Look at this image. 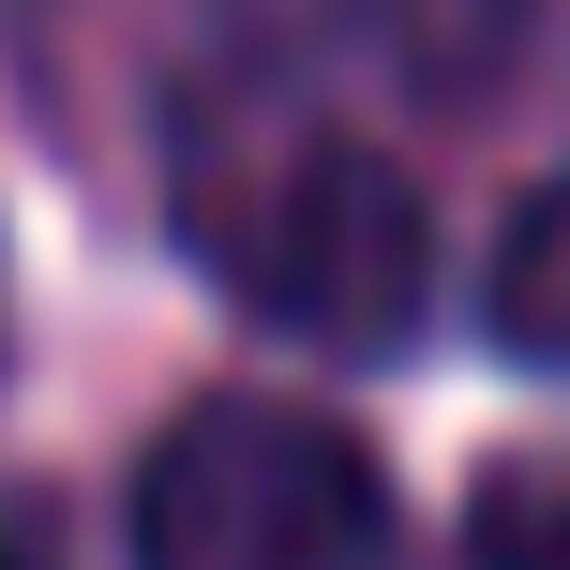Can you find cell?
I'll use <instances>...</instances> for the list:
<instances>
[{"mask_svg":"<svg viewBox=\"0 0 570 570\" xmlns=\"http://www.w3.org/2000/svg\"><path fill=\"white\" fill-rule=\"evenodd\" d=\"M166 226L256 331L315 361H391L435 315V210L361 120L271 76H196L166 120Z\"/></svg>","mask_w":570,"mask_h":570,"instance_id":"6da1fadb","label":"cell"},{"mask_svg":"<svg viewBox=\"0 0 570 570\" xmlns=\"http://www.w3.org/2000/svg\"><path fill=\"white\" fill-rule=\"evenodd\" d=\"M375 525V451L301 391H196L120 481L136 570H361Z\"/></svg>","mask_w":570,"mask_h":570,"instance_id":"7a4b0ae2","label":"cell"},{"mask_svg":"<svg viewBox=\"0 0 570 570\" xmlns=\"http://www.w3.org/2000/svg\"><path fill=\"white\" fill-rule=\"evenodd\" d=\"M481 331L511 345V361L570 375V180H541V196L495 226V271H481Z\"/></svg>","mask_w":570,"mask_h":570,"instance_id":"3957f363","label":"cell"},{"mask_svg":"<svg viewBox=\"0 0 570 570\" xmlns=\"http://www.w3.org/2000/svg\"><path fill=\"white\" fill-rule=\"evenodd\" d=\"M465 570H570V451H511L465 495Z\"/></svg>","mask_w":570,"mask_h":570,"instance_id":"277c9868","label":"cell"},{"mask_svg":"<svg viewBox=\"0 0 570 570\" xmlns=\"http://www.w3.org/2000/svg\"><path fill=\"white\" fill-rule=\"evenodd\" d=\"M391 46H405V76L435 106H481L511 76V46H525V0H391Z\"/></svg>","mask_w":570,"mask_h":570,"instance_id":"5b68a950","label":"cell"},{"mask_svg":"<svg viewBox=\"0 0 570 570\" xmlns=\"http://www.w3.org/2000/svg\"><path fill=\"white\" fill-rule=\"evenodd\" d=\"M0 570H60V541H46V511H30V495H0Z\"/></svg>","mask_w":570,"mask_h":570,"instance_id":"8992f818","label":"cell"}]
</instances>
